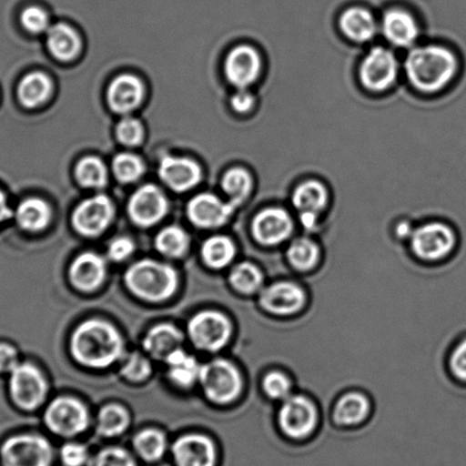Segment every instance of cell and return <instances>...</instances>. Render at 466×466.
Wrapping results in <instances>:
<instances>
[{
    "label": "cell",
    "instance_id": "cell-33",
    "mask_svg": "<svg viewBox=\"0 0 466 466\" xmlns=\"http://www.w3.org/2000/svg\"><path fill=\"white\" fill-rule=\"evenodd\" d=\"M237 248L228 238L215 237L203 244L202 256L212 268H223L234 259Z\"/></svg>",
    "mask_w": 466,
    "mask_h": 466
},
{
    "label": "cell",
    "instance_id": "cell-40",
    "mask_svg": "<svg viewBox=\"0 0 466 466\" xmlns=\"http://www.w3.org/2000/svg\"><path fill=\"white\" fill-rule=\"evenodd\" d=\"M88 466H138L133 455L125 448L106 447L90 457Z\"/></svg>",
    "mask_w": 466,
    "mask_h": 466
},
{
    "label": "cell",
    "instance_id": "cell-5",
    "mask_svg": "<svg viewBox=\"0 0 466 466\" xmlns=\"http://www.w3.org/2000/svg\"><path fill=\"white\" fill-rule=\"evenodd\" d=\"M280 431L293 441H303L313 436L319 425V411L314 402L305 396H289L279 414Z\"/></svg>",
    "mask_w": 466,
    "mask_h": 466
},
{
    "label": "cell",
    "instance_id": "cell-7",
    "mask_svg": "<svg viewBox=\"0 0 466 466\" xmlns=\"http://www.w3.org/2000/svg\"><path fill=\"white\" fill-rule=\"evenodd\" d=\"M400 72L395 54L387 48L370 49L360 67L361 85L370 92L382 93L392 87Z\"/></svg>",
    "mask_w": 466,
    "mask_h": 466
},
{
    "label": "cell",
    "instance_id": "cell-18",
    "mask_svg": "<svg viewBox=\"0 0 466 466\" xmlns=\"http://www.w3.org/2000/svg\"><path fill=\"white\" fill-rule=\"evenodd\" d=\"M306 293L296 283L278 282L262 289L260 305L270 314L289 316L305 306Z\"/></svg>",
    "mask_w": 466,
    "mask_h": 466
},
{
    "label": "cell",
    "instance_id": "cell-28",
    "mask_svg": "<svg viewBox=\"0 0 466 466\" xmlns=\"http://www.w3.org/2000/svg\"><path fill=\"white\" fill-rule=\"evenodd\" d=\"M52 81L42 72H33L21 80L17 95L22 106L34 108L42 106L52 94Z\"/></svg>",
    "mask_w": 466,
    "mask_h": 466
},
{
    "label": "cell",
    "instance_id": "cell-12",
    "mask_svg": "<svg viewBox=\"0 0 466 466\" xmlns=\"http://www.w3.org/2000/svg\"><path fill=\"white\" fill-rule=\"evenodd\" d=\"M293 229L291 216L280 208H268L260 211L252 223L253 237L266 247L279 246L288 241Z\"/></svg>",
    "mask_w": 466,
    "mask_h": 466
},
{
    "label": "cell",
    "instance_id": "cell-20",
    "mask_svg": "<svg viewBox=\"0 0 466 466\" xmlns=\"http://www.w3.org/2000/svg\"><path fill=\"white\" fill-rule=\"evenodd\" d=\"M382 33L393 46L406 48L419 39L420 26L409 12L393 8L383 16Z\"/></svg>",
    "mask_w": 466,
    "mask_h": 466
},
{
    "label": "cell",
    "instance_id": "cell-37",
    "mask_svg": "<svg viewBox=\"0 0 466 466\" xmlns=\"http://www.w3.org/2000/svg\"><path fill=\"white\" fill-rule=\"evenodd\" d=\"M230 283L237 291L244 294H252L262 288L264 275L255 265L243 262L235 267L229 276Z\"/></svg>",
    "mask_w": 466,
    "mask_h": 466
},
{
    "label": "cell",
    "instance_id": "cell-51",
    "mask_svg": "<svg viewBox=\"0 0 466 466\" xmlns=\"http://www.w3.org/2000/svg\"><path fill=\"white\" fill-rule=\"evenodd\" d=\"M0 466H2V465H0Z\"/></svg>",
    "mask_w": 466,
    "mask_h": 466
},
{
    "label": "cell",
    "instance_id": "cell-2",
    "mask_svg": "<svg viewBox=\"0 0 466 466\" xmlns=\"http://www.w3.org/2000/svg\"><path fill=\"white\" fill-rule=\"evenodd\" d=\"M71 350L81 364L106 368L122 356L124 341L112 325L102 320H88L76 329Z\"/></svg>",
    "mask_w": 466,
    "mask_h": 466
},
{
    "label": "cell",
    "instance_id": "cell-11",
    "mask_svg": "<svg viewBox=\"0 0 466 466\" xmlns=\"http://www.w3.org/2000/svg\"><path fill=\"white\" fill-rule=\"evenodd\" d=\"M10 389L13 400L24 410H35L46 396V382L38 369L30 364L13 370Z\"/></svg>",
    "mask_w": 466,
    "mask_h": 466
},
{
    "label": "cell",
    "instance_id": "cell-35",
    "mask_svg": "<svg viewBox=\"0 0 466 466\" xmlns=\"http://www.w3.org/2000/svg\"><path fill=\"white\" fill-rule=\"evenodd\" d=\"M76 177L85 187L102 188L107 183L106 167L96 157H85L76 166Z\"/></svg>",
    "mask_w": 466,
    "mask_h": 466
},
{
    "label": "cell",
    "instance_id": "cell-29",
    "mask_svg": "<svg viewBox=\"0 0 466 466\" xmlns=\"http://www.w3.org/2000/svg\"><path fill=\"white\" fill-rule=\"evenodd\" d=\"M51 218V208L40 198H28L17 208V223L22 228L30 230V232L44 229L49 224Z\"/></svg>",
    "mask_w": 466,
    "mask_h": 466
},
{
    "label": "cell",
    "instance_id": "cell-9",
    "mask_svg": "<svg viewBox=\"0 0 466 466\" xmlns=\"http://www.w3.org/2000/svg\"><path fill=\"white\" fill-rule=\"evenodd\" d=\"M230 331L229 320L217 311L198 314L188 324V333L194 345L209 351L221 350L228 342Z\"/></svg>",
    "mask_w": 466,
    "mask_h": 466
},
{
    "label": "cell",
    "instance_id": "cell-43",
    "mask_svg": "<svg viewBox=\"0 0 466 466\" xmlns=\"http://www.w3.org/2000/svg\"><path fill=\"white\" fill-rule=\"evenodd\" d=\"M90 457L88 448L83 443L67 442L60 451L63 466H88Z\"/></svg>",
    "mask_w": 466,
    "mask_h": 466
},
{
    "label": "cell",
    "instance_id": "cell-39",
    "mask_svg": "<svg viewBox=\"0 0 466 466\" xmlns=\"http://www.w3.org/2000/svg\"><path fill=\"white\" fill-rule=\"evenodd\" d=\"M113 173L121 183H134L142 177L145 166L140 157L135 154L121 153L117 154L112 164Z\"/></svg>",
    "mask_w": 466,
    "mask_h": 466
},
{
    "label": "cell",
    "instance_id": "cell-36",
    "mask_svg": "<svg viewBox=\"0 0 466 466\" xmlns=\"http://www.w3.org/2000/svg\"><path fill=\"white\" fill-rule=\"evenodd\" d=\"M129 424L128 413L119 405H107L98 415V433L103 437L119 436Z\"/></svg>",
    "mask_w": 466,
    "mask_h": 466
},
{
    "label": "cell",
    "instance_id": "cell-10",
    "mask_svg": "<svg viewBox=\"0 0 466 466\" xmlns=\"http://www.w3.org/2000/svg\"><path fill=\"white\" fill-rule=\"evenodd\" d=\"M46 424L53 432L60 436H76L88 425V413L85 406L72 398H58L49 405L46 415Z\"/></svg>",
    "mask_w": 466,
    "mask_h": 466
},
{
    "label": "cell",
    "instance_id": "cell-8",
    "mask_svg": "<svg viewBox=\"0 0 466 466\" xmlns=\"http://www.w3.org/2000/svg\"><path fill=\"white\" fill-rule=\"evenodd\" d=\"M411 248L416 256L424 260H438L454 250L456 235L450 226L429 223L411 233Z\"/></svg>",
    "mask_w": 466,
    "mask_h": 466
},
{
    "label": "cell",
    "instance_id": "cell-38",
    "mask_svg": "<svg viewBox=\"0 0 466 466\" xmlns=\"http://www.w3.org/2000/svg\"><path fill=\"white\" fill-rule=\"evenodd\" d=\"M157 248L168 257H182L189 246L188 235L182 228L170 226L161 230L157 237Z\"/></svg>",
    "mask_w": 466,
    "mask_h": 466
},
{
    "label": "cell",
    "instance_id": "cell-47",
    "mask_svg": "<svg viewBox=\"0 0 466 466\" xmlns=\"http://www.w3.org/2000/svg\"><path fill=\"white\" fill-rule=\"evenodd\" d=\"M135 250V246L131 239L120 238L115 239L108 248V256L111 259L121 261L127 259Z\"/></svg>",
    "mask_w": 466,
    "mask_h": 466
},
{
    "label": "cell",
    "instance_id": "cell-6",
    "mask_svg": "<svg viewBox=\"0 0 466 466\" xmlns=\"http://www.w3.org/2000/svg\"><path fill=\"white\" fill-rule=\"evenodd\" d=\"M200 380L210 400L218 404L237 400L242 390V378L229 361L217 360L201 368Z\"/></svg>",
    "mask_w": 466,
    "mask_h": 466
},
{
    "label": "cell",
    "instance_id": "cell-31",
    "mask_svg": "<svg viewBox=\"0 0 466 466\" xmlns=\"http://www.w3.org/2000/svg\"><path fill=\"white\" fill-rule=\"evenodd\" d=\"M288 260L294 268L308 271L318 266L320 250L318 243L308 238H299L289 244L287 252Z\"/></svg>",
    "mask_w": 466,
    "mask_h": 466
},
{
    "label": "cell",
    "instance_id": "cell-25",
    "mask_svg": "<svg viewBox=\"0 0 466 466\" xmlns=\"http://www.w3.org/2000/svg\"><path fill=\"white\" fill-rule=\"evenodd\" d=\"M183 334L170 324H161L153 328L144 339L145 350L154 359L167 360L176 350H180Z\"/></svg>",
    "mask_w": 466,
    "mask_h": 466
},
{
    "label": "cell",
    "instance_id": "cell-13",
    "mask_svg": "<svg viewBox=\"0 0 466 466\" xmlns=\"http://www.w3.org/2000/svg\"><path fill=\"white\" fill-rule=\"evenodd\" d=\"M115 216V207L106 196H96L80 203L72 216L75 228L85 237H96L106 230Z\"/></svg>",
    "mask_w": 466,
    "mask_h": 466
},
{
    "label": "cell",
    "instance_id": "cell-3",
    "mask_svg": "<svg viewBox=\"0 0 466 466\" xmlns=\"http://www.w3.org/2000/svg\"><path fill=\"white\" fill-rule=\"evenodd\" d=\"M131 292L147 301H164L177 289L176 271L168 265L153 260L138 261L126 274Z\"/></svg>",
    "mask_w": 466,
    "mask_h": 466
},
{
    "label": "cell",
    "instance_id": "cell-1",
    "mask_svg": "<svg viewBox=\"0 0 466 466\" xmlns=\"http://www.w3.org/2000/svg\"><path fill=\"white\" fill-rule=\"evenodd\" d=\"M459 61L454 53L438 45L411 49L405 61L407 78L422 93H437L455 79Z\"/></svg>",
    "mask_w": 466,
    "mask_h": 466
},
{
    "label": "cell",
    "instance_id": "cell-24",
    "mask_svg": "<svg viewBox=\"0 0 466 466\" xmlns=\"http://www.w3.org/2000/svg\"><path fill=\"white\" fill-rule=\"evenodd\" d=\"M340 29L352 42L368 43L377 35L378 25L370 11L361 7H351L342 13Z\"/></svg>",
    "mask_w": 466,
    "mask_h": 466
},
{
    "label": "cell",
    "instance_id": "cell-41",
    "mask_svg": "<svg viewBox=\"0 0 466 466\" xmlns=\"http://www.w3.org/2000/svg\"><path fill=\"white\" fill-rule=\"evenodd\" d=\"M262 388L266 395L275 400H285L291 396L292 382L287 375L270 372L266 375Z\"/></svg>",
    "mask_w": 466,
    "mask_h": 466
},
{
    "label": "cell",
    "instance_id": "cell-50",
    "mask_svg": "<svg viewBox=\"0 0 466 466\" xmlns=\"http://www.w3.org/2000/svg\"><path fill=\"white\" fill-rule=\"evenodd\" d=\"M11 216L12 210L11 208L8 207L6 196L3 191H0V224L11 218Z\"/></svg>",
    "mask_w": 466,
    "mask_h": 466
},
{
    "label": "cell",
    "instance_id": "cell-48",
    "mask_svg": "<svg viewBox=\"0 0 466 466\" xmlns=\"http://www.w3.org/2000/svg\"><path fill=\"white\" fill-rule=\"evenodd\" d=\"M255 97L253 95L247 90L238 89L237 93L233 95L232 99H230V104L235 111L238 113H247L252 110V107L255 106Z\"/></svg>",
    "mask_w": 466,
    "mask_h": 466
},
{
    "label": "cell",
    "instance_id": "cell-34",
    "mask_svg": "<svg viewBox=\"0 0 466 466\" xmlns=\"http://www.w3.org/2000/svg\"><path fill=\"white\" fill-rule=\"evenodd\" d=\"M221 187L230 198V202L238 206L250 196L253 188V179L246 169L234 168L225 174Z\"/></svg>",
    "mask_w": 466,
    "mask_h": 466
},
{
    "label": "cell",
    "instance_id": "cell-14",
    "mask_svg": "<svg viewBox=\"0 0 466 466\" xmlns=\"http://www.w3.org/2000/svg\"><path fill=\"white\" fill-rule=\"evenodd\" d=\"M175 466H218V450L211 439L201 434H187L174 442Z\"/></svg>",
    "mask_w": 466,
    "mask_h": 466
},
{
    "label": "cell",
    "instance_id": "cell-21",
    "mask_svg": "<svg viewBox=\"0 0 466 466\" xmlns=\"http://www.w3.org/2000/svg\"><path fill=\"white\" fill-rule=\"evenodd\" d=\"M144 86L137 76L121 75L112 81L107 92L108 106L113 111L127 115L139 106L144 98Z\"/></svg>",
    "mask_w": 466,
    "mask_h": 466
},
{
    "label": "cell",
    "instance_id": "cell-30",
    "mask_svg": "<svg viewBox=\"0 0 466 466\" xmlns=\"http://www.w3.org/2000/svg\"><path fill=\"white\" fill-rule=\"evenodd\" d=\"M133 443L137 455L148 464L160 461L167 451L165 434L157 430H144L135 437Z\"/></svg>",
    "mask_w": 466,
    "mask_h": 466
},
{
    "label": "cell",
    "instance_id": "cell-22",
    "mask_svg": "<svg viewBox=\"0 0 466 466\" xmlns=\"http://www.w3.org/2000/svg\"><path fill=\"white\" fill-rule=\"evenodd\" d=\"M106 262L95 253H84L74 261L70 278L76 288L89 292L96 289L106 279Z\"/></svg>",
    "mask_w": 466,
    "mask_h": 466
},
{
    "label": "cell",
    "instance_id": "cell-26",
    "mask_svg": "<svg viewBox=\"0 0 466 466\" xmlns=\"http://www.w3.org/2000/svg\"><path fill=\"white\" fill-rule=\"evenodd\" d=\"M370 409V401L363 393L350 392L338 400L333 418L342 427H354L368 418Z\"/></svg>",
    "mask_w": 466,
    "mask_h": 466
},
{
    "label": "cell",
    "instance_id": "cell-46",
    "mask_svg": "<svg viewBox=\"0 0 466 466\" xmlns=\"http://www.w3.org/2000/svg\"><path fill=\"white\" fill-rule=\"evenodd\" d=\"M450 364L452 374L461 381L466 382V339L452 351Z\"/></svg>",
    "mask_w": 466,
    "mask_h": 466
},
{
    "label": "cell",
    "instance_id": "cell-16",
    "mask_svg": "<svg viewBox=\"0 0 466 466\" xmlns=\"http://www.w3.org/2000/svg\"><path fill=\"white\" fill-rule=\"evenodd\" d=\"M262 67L259 53L251 46L235 47L226 58L225 72L229 83L238 89L250 87L259 78Z\"/></svg>",
    "mask_w": 466,
    "mask_h": 466
},
{
    "label": "cell",
    "instance_id": "cell-4",
    "mask_svg": "<svg viewBox=\"0 0 466 466\" xmlns=\"http://www.w3.org/2000/svg\"><path fill=\"white\" fill-rule=\"evenodd\" d=\"M54 451L46 439L20 434L6 439L0 446L2 466H53Z\"/></svg>",
    "mask_w": 466,
    "mask_h": 466
},
{
    "label": "cell",
    "instance_id": "cell-17",
    "mask_svg": "<svg viewBox=\"0 0 466 466\" xmlns=\"http://www.w3.org/2000/svg\"><path fill=\"white\" fill-rule=\"evenodd\" d=\"M237 207L233 202L221 201L214 194L203 193L188 203L187 215L189 220L198 228H216L228 223Z\"/></svg>",
    "mask_w": 466,
    "mask_h": 466
},
{
    "label": "cell",
    "instance_id": "cell-15",
    "mask_svg": "<svg viewBox=\"0 0 466 466\" xmlns=\"http://www.w3.org/2000/svg\"><path fill=\"white\" fill-rule=\"evenodd\" d=\"M168 210L164 193L154 185H144L130 198L128 211L135 224L149 228L159 223Z\"/></svg>",
    "mask_w": 466,
    "mask_h": 466
},
{
    "label": "cell",
    "instance_id": "cell-27",
    "mask_svg": "<svg viewBox=\"0 0 466 466\" xmlns=\"http://www.w3.org/2000/svg\"><path fill=\"white\" fill-rule=\"evenodd\" d=\"M49 52L60 61H70L78 56L81 42L78 34L71 26L58 24L48 29Z\"/></svg>",
    "mask_w": 466,
    "mask_h": 466
},
{
    "label": "cell",
    "instance_id": "cell-32",
    "mask_svg": "<svg viewBox=\"0 0 466 466\" xmlns=\"http://www.w3.org/2000/svg\"><path fill=\"white\" fill-rule=\"evenodd\" d=\"M166 360L169 365V377L178 386L191 387L200 378V366L183 350H176Z\"/></svg>",
    "mask_w": 466,
    "mask_h": 466
},
{
    "label": "cell",
    "instance_id": "cell-19",
    "mask_svg": "<svg viewBox=\"0 0 466 466\" xmlns=\"http://www.w3.org/2000/svg\"><path fill=\"white\" fill-rule=\"evenodd\" d=\"M160 178L176 192H187L201 179V168L188 157H165L159 167Z\"/></svg>",
    "mask_w": 466,
    "mask_h": 466
},
{
    "label": "cell",
    "instance_id": "cell-44",
    "mask_svg": "<svg viewBox=\"0 0 466 466\" xmlns=\"http://www.w3.org/2000/svg\"><path fill=\"white\" fill-rule=\"evenodd\" d=\"M21 24L30 33L42 34L49 29V17L42 8L30 6L22 12Z\"/></svg>",
    "mask_w": 466,
    "mask_h": 466
},
{
    "label": "cell",
    "instance_id": "cell-49",
    "mask_svg": "<svg viewBox=\"0 0 466 466\" xmlns=\"http://www.w3.org/2000/svg\"><path fill=\"white\" fill-rule=\"evenodd\" d=\"M17 365L19 363H17V352L15 348L0 343V373H12Z\"/></svg>",
    "mask_w": 466,
    "mask_h": 466
},
{
    "label": "cell",
    "instance_id": "cell-45",
    "mask_svg": "<svg viewBox=\"0 0 466 466\" xmlns=\"http://www.w3.org/2000/svg\"><path fill=\"white\" fill-rule=\"evenodd\" d=\"M122 374L133 381H142L151 373V365L139 354H133L128 357L121 370Z\"/></svg>",
    "mask_w": 466,
    "mask_h": 466
},
{
    "label": "cell",
    "instance_id": "cell-23",
    "mask_svg": "<svg viewBox=\"0 0 466 466\" xmlns=\"http://www.w3.org/2000/svg\"><path fill=\"white\" fill-rule=\"evenodd\" d=\"M329 202V189L319 180H307L301 183L292 194V205L299 215L319 217L327 209Z\"/></svg>",
    "mask_w": 466,
    "mask_h": 466
},
{
    "label": "cell",
    "instance_id": "cell-42",
    "mask_svg": "<svg viewBox=\"0 0 466 466\" xmlns=\"http://www.w3.org/2000/svg\"><path fill=\"white\" fill-rule=\"evenodd\" d=\"M117 139L127 147H136L142 143L144 138V128L140 121L134 117H125L116 127Z\"/></svg>",
    "mask_w": 466,
    "mask_h": 466
}]
</instances>
